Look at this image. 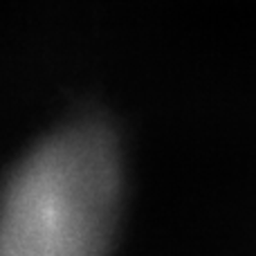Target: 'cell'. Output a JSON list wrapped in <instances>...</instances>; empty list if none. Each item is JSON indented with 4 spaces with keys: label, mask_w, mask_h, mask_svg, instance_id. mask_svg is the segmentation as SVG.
Listing matches in <instances>:
<instances>
[{
    "label": "cell",
    "mask_w": 256,
    "mask_h": 256,
    "mask_svg": "<svg viewBox=\"0 0 256 256\" xmlns=\"http://www.w3.org/2000/svg\"><path fill=\"white\" fill-rule=\"evenodd\" d=\"M122 207V158L106 122L40 142L0 196V256H108Z\"/></svg>",
    "instance_id": "6da1fadb"
}]
</instances>
